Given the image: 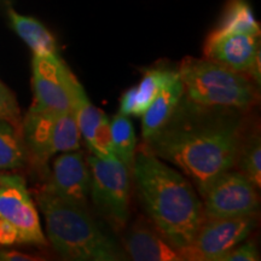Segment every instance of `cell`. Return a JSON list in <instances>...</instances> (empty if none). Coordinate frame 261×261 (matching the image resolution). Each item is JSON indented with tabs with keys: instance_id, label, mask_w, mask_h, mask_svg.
I'll use <instances>...</instances> for the list:
<instances>
[{
	"instance_id": "obj_22",
	"label": "cell",
	"mask_w": 261,
	"mask_h": 261,
	"mask_svg": "<svg viewBox=\"0 0 261 261\" xmlns=\"http://www.w3.org/2000/svg\"><path fill=\"white\" fill-rule=\"evenodd\" d=\"M0 120L6 121L21 130V113L16 98L8 87L0 81Z\"/></svg>"
},
{
	"instance_id": "obj_16",
	"label": "cell",
	"mask_w": 261,
	"mask_h": 261,
	"mask_svg": "<svg viewBox=\"0 0 261 261\" xmlns=\"http://www.w3.org/2000/svg\"><path fill=\"white\" fill-rule=\"evenodd\" d=\"M182 96H184V85L180 76L163 87L161 92L149 104L142 115L143 140L154 136L168 121Z\"/></svg>"
},
{
	"instance_id": "obj_1",
	"label": "cell",
	"mask_w": 261,
	"mask_h": 261,
	"mask_svg": "<svg viewBox=\"0 0 261 261\" xmlns=\"http://www.w3.org/2000/svg\"><path fill=\"white\" fill-rule=\"evenodd\" d=\"M246 132V110L205 106L184 94L168 121L144 140L143 148L180 169L201 196L218 175L234 169Z\"/></svg>"
},
{
	"instance_id": "obj_13",
	"label": "cell",
	"mask_w": 261,
	"mask_h": 261,
	"mask_svg": "<svg viewBox=\"0 0 261 261\" xmlns=\"http://www.w3.org/2000/svg\"><path fill=\"white\" fill-rule=\"evenodd\" d=\"M73 114L80 136L92 154L100 159L115 156L112 145L109 117L91 103L80 83L75 90Z\"/></svg>"
},
{
	"instance_id": "obj_20",
	"label": "cell",
	"mask_w": 261,
	"mask_h": 261,
	"mask_svg": "<svg viewBox=\"0 0 261 261\" xmlns=\"http://www.w3.org/2000/svg\"><path fill=\"white\" fill-rule=\"evenodd\" d=\"M110 136H112L113 151L128 169H132L136 155L137 138L135 128L128 116L119 113L110 120Z\"/></svg>"
},
{
	"instance_id": "obj_26",
	"label": "cell",
	"mask_w": 261,
	"mask_h": 261,
	"mask_svg": "<svg viewBox=\"0 0 261 261\" xmlns=\"http://www.w3.org/2000/svg\"><path fill=\"white\" fill-rule=\"evenodd\" d=\"M0 179H2V173H0Z\"/></svg>"
},
{
	"instance_id": "obj_21",
	"label": "cell",
	"mask_w": 261,
	"mask_h": 261,
	"mask_svg": "<svg viewBox=\"0 0 261 261\" xmlns=\"http://www.w3.org/2000/svg\"><path fill=\"white\" fill-rule=\"evenodd\" d=\"M238 172L249 179L257 189L261 187V139L259 132L253 130L244 135L236 159Z\"/></svg>"
},
{
	"instance_id": "obj_8",
	"label": "cell",
	"mask_w": 261,
	"mask_h": 261,
	"mask_svg": "<svg viewBox=\"0 0 261 261\" xmlns=\"http://www.w3.org/2000/svg\"><path fill=\"white\" fill-rule=\"evenodd\" d=\"M256 187L237 169L218 175L201 195L205 219L256 214L259 196Z\"/></svg>"
},
{
	"instance_id": "obj_7",
	"label": "cell",
	"mask_w": 261,
	"mask_h": 261,
	"mask_svg": "<svg viewBox=\"0 0 261 261\" xmlns=\"http://www.w3.org/2000/svg\"><path fill=\"white\" fill-rule=\"evenodd\" d=\"M79 80L60 55L33 56V108L56 113H73Z\"/></svg>"
},
{
	"instance_id": "obj_9",
	"label": "cell",
	"mask_w": 261,
	"mask_h": 261,
	"mask_svg": "<svg viewBox=\"0 0 261 261\" xmlns=\"http://www.w3.org/2000/svg\"><path fill=\"white\" fill-rule=\"evenodd\" d=\"M257 225L256 214L205 219L184 255L187 261H219L237 244L246 241Z\"/></svg>"
},
{
	"instance_id": "obj_25",
	"label": "cell",
	"mask_w": 261,
	"mask_h": 261,
	"mask_svg": "<svg viewBox=\"0 0 261 261\" xmlns=\"http://www.w3.org/2000/svg\"><path fill=\"white\" fill-rule=\"evenodd\" d=\"M0 260L5 261H35L41 260L40 257H34L28 254L16 252V250H0Z\"/></svg>"
},
{
	"instance_id": "obj_18",
	"label": "cell",
	"mask_w": 261,
	"mask_h": 261,
	"mask_svg": "<svg viewBox=\"0 0 261 261\" xmlns=\"http://www.w3.org/2000/svg\"><path fill=\"white\" fill-rule=\"evenodd\" d=\"M228 34L260 37V24L247 0H228L217 27L207 38H218Z\"/></svg>"
},
{
	"instance_id": "obj_23",
	"label": "cell",
	"mask_w": 261,
	"mask_h": 261,
	"mask_svg": "<svg viewBox=\"0 0 261 261\" xmlns=\"http://www.w3.org/2000/svg\"><path fill=\"white\" fill-rule=\"evenodd\" d=\"M259 260L256 244L253 241H243L225 253L219 261H256Z\"/></svg>"
},
{
	"instance_id": "obj_3",
	"label": "cell",
	"mask_w": 261,
	"mask_h": 261,
	"mask_svg": "<svg viewBox=\"0 0 261 261\" xmlns=\"http://www.w3.org/2000/svg\"><path fill=\"white\" fill-rule=\"evenodd\" d=\"M44 214L46 232L54 249L64 260L120 261L126 253L81 205L70 203L44 188L35 194Z\"/></svg>"
},
{
	"instance_id": "obj_19",
	"label": "cell",
	"mask_w": 261,
	"mask_h": 261,
	"mask_svg": "<svg viewBox=\"0 0 261 261\" xmlns=\"http://www.w3.org/2000/svg\"><path fill=\"white\" fill-rule=\"evenodd\" d=\"M27 156L28 151L21 130L0 120V171L23 167Z\"/></svg>"
},
{
	"instance_id": "obj_10",
	"label": "cell",
	"mask_w": 261,
	"mask_h": 261,
	"mask_svg": "<svg viewBox=\"0 0 261 261\" xmlns=\"http://www.w3.org/2000/svg\"><path fill=\"white\" fill-rule=\"evenodd\" d=\"M0 219L9 221L18 232V244L46 246L39 213L25 181L17 174H2Z\"/></svg>"
},
{
	"instance_id": "obj_4",
	"label": "cell",
	"mask_w": 261,
	"mask_h": 261,
	"mask_svg": "<svg viewBox=\"0 0 261 261\" xmlns=\"http://www.w3.org/2000/svg\"><path fill=\"white\" fill-rule=\"evenodd\" d=\"M178 73L184 85V94L194 102L249 112L259 100V85L248 75L205 57L184 58Z\"/></svg>"
},
{
	"instance_id": "obj_11",
	"label": "cell",
	"mask_w": 261,
	"mask_h": 261,
	"mask_svg": "<svg viewBox=\"0 0 261 261\" xmlns=\"http://www.w3.org/2000/svg\"><path fill=\"white\" fill-rule=\"evenodd\" d=\"M259 38L249 34L207 38L203 48L204 57L228 69L248 75L256 85H260Z\"/></svg>"
},
{
	"instance_id": "obj_14",
	"label": "cell",
	"mask_w": 261,
	"mask_h": 261,
	"mask_svg": "<svg viewBox=\"0 0 261 261\" xmlns=\"http://www.w3.org/2000/svg\"><path fill=\"white\" fill-rule=\"evenodd\" d=\"M125 253L136 261H185L182 250L172 244L154 225L137 220L123 238Z\"/></svg>"
},
{
	"instance_id": "obj_12",
	"label": "cell",
	"mask_w": 261,
	"mask_h": 261,
	"mask_svg": "<svg viewBox=\"0 0 261 261\" xmlns=\"http://www.w3.org/2000/svg\"><path fill=\"white\" fill-rule=\"evenodd\" d=\"M90 168L81 151L62 152L52 165L51 177L44 189L70 203L85 207L90 196Z\"/></svg>"
},
{
	"instance_id": "obj_2",
	"label": "cell",
	"mask_w": 261,
	"mask_h": 261,
	"mask_svg": "<svg viewBox=\"0 0 261 261\" xmlns=\"http://www.w3.org/2000/svg\"><path fill=\"white\" fill-rule=\"evenodd\" d=\"M132 173L140 203L156 230L179 249L190 247L205 218L188 178L143 146L136 151Z\"/></svg>"
},
{
	"instance_id": "obj_15",
	"label": "cell",
	"mask_w": 261,
	"mask_h": 261,
	"mask_svg": "<svg viewBox=\"0 0 261 261\" xmlns=\"http://www.w3.org/2000/svg\"><path fill=\"white\" fill-rule=\"evenodd\" d=\"M177 77H179L178 70L154 68L146 71L137 86L130 87L123 93L120 103V113L126 116H142L163 87Z\"/></svg>"
},
{
	"instance_id": "obj_17",
	"label": "cell",
	"mask_w": 261,
	"mask_h": 261,
	"mask_svg": "<svg viewBox=\"0 0 261 261\" xmlns=\"http://www.w3.org/2000/svg\"><path fill=\"white\" fill-rule=\"evenodd\" d=\"M10 22L18 37L31 47L35 56H48L58 54L57 42L52 33L38 19L29 17L10 9Z\"/></svg>"
},
{
	"instance_id": "obj_5",
	"label": "cell",
	"mask_w": 261,
	"mask_h": 261,
	"mask_svg": "<svg viewBox=\"0 0 261 261\" xmlns=\"http://www.w3.org/2000/svg\"><path fill=\"white\" fill-rule=\"evenodd\" d=\"M27 151L39 162L60 152L80 149L81 136L73 113H56L31 107L21 125Z\"/></svg>"
},
{
	"instance_id": "obj_6",
	"label": "cell",
	"mask_w": 261,
	"mask_h": 261,
	"mask_svg": "<svg viewBox=\"0 0 261 261\" xmlns=\"http://www.w3.org/2000/svg\"><path fill=\"white\" fill-rule=\"evenodd\" d=\"M86 162L94 205L116 228L125 227L129 218V169L115 156L100 159L90 155Z\"/></svg>"
},
{
	"instance_id": "obj_24",
	"label": "cell",
	"mask_w": 261,
	"mask_h": 261,
	"mask_svg": "<svg viewBox=\"0 0 261 261\" xmlns=\"http://www.w3.org/2000/svg\"><path fill=\"white\" fill-rule=\"evenodd\" d=\"M18 244V232L9 221L0 219V246L10 247Z\"/></svg>"
}]
</instances>
